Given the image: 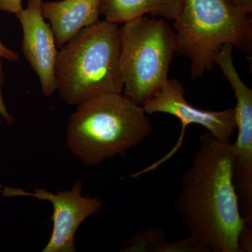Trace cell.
<instances>
[{
    "label": "cell",
    "mask_w": 252,
    "mask_h": 252,
    "mask_svg": "<svg viewBox=\"0 0 252 252\" xmlns=\"http://www.w3.org/2000/svg\"><path fill=\"white\" fill-rule=\"evenodd\" d=\"M191 163L182 174L174 206L190 235L207 252H241L245 220L233 184L230 141L207 132L199 137Z\"/></svg>",
    "instance_id": "1"
},
{
    "label": "cell",
    "mask_w": 252,
    "mask_h": 252,
    "mask_svg": "<svg viewBox=\"0 0 252 252\" xmlns=\"http://www.w3.org/2000/svg\"><path fill=\"white\" fill-rule=\"evenodd\" d=\"M60 49L55 68L56 90L66 103L79 105L102 94H122L117 24L98 21Z\"/></svg>",
    "instance_id": "2"
},
{
    "label": "cell",
    "mask_w": 252,
    "mask_h": 252,
    "mask_svg": "<svg viewBox=\"0 0 252 252\" xmlns=\"http://www.w3.org/2000/svg\"><path fill=\"white\" fill-rule=\"evenodd\" d=\"M152 131L142 105L122 94H105L78 105L68 123L67 144L81 161L96 166L126 155Z\"/></svg>",
    "instance_id": "3"
},
{
    "label": "cell",
    "mask_w": 252,
    "mask_h": 252,
    "mask_svg": "<svg viewBox=\"0 0 252 252\" xmlns=\"http://www.w3.org/2000/svg\"><path fill=\"white\" fill-rule=\"evenodd\" d=\"M174 28L176 54L190 60L194 80L211 70L215 52L225 44L252 57V18L231 0H185Z\"/></svg>",
    "instance_id": "4"
},
{
    "label": "cell",
    "mask_w": 252,
    "mask_h": 252,
    "mask_svg": "<svg viewBox=\"0 0 252 252\" xmlns=\"http://www.w3.org/2000/svg\"><path fill=\"white\" fill-rule=\"evenodd\" d=\"M119 28L123 92L142 105L168 79L177 54V34L165 19L147 15L123 23Z\"/></svg>",
    "instance_id": "5"
},
{
    "label": "cell",
    "mask_w": 252,
    "mask_h": 252,
    "mask_svg": "<svg viewBox=\"0 0 252 252\" xmlns=\"http://www.w3.org/2000/svg\"><path fill=\"white\" fill-rule=\"evenodd\" d=\"M185 88L180 81L168 78L161 89L142 104L148 115L155 113H165L177 117L182 123V129L180 138L168 154L150 166L131 175L132 178H137L144 173L152 171L173 157L182 147L186 129L190 124L203 126L217 140L223 142L230 141L236 130L233 109L218 112L203 110L189 103L185 99Z\"/></svg>",
    "instance_id": "6"
},
{
    "label": "cell",
    "mask_w": 252,
    "mask_h": 252,
    "mask_svg": "<svg viewBox=\"0 0 252 252\" xmlns=\"http://www.w3.org/2000/svg\"><path fill=\"white\" fill-rule=\"evenodd\" d=\"M82 183L77 182L70 190L51 193L44 189L30 193L21 189L5 187L1 191L6 197L29 196L41 201H49L54 207V228L49 243L43 252H75L74 237L81 223L102 210L103 200L81 195Z\"/></svg>",
    "instance_id": "7"
},
{
    "label": "cell",
    "mask_w": 252,
    "mask_h": 252,
    "mask_svg": "<svg viewBox=\"0 0 252 252\" xmlns=\"http://www.w3.org/2000/svg\"><path fill=\"white\" fill-rule=\"evenodd\" d=\"M236 98L234 110L238 135L232 144L233 184L245 228L252 230V91L238 75L229 79Z\"/></svg>",
    "instance_id": "8"
},
{
    "label": "cell",
    "mask_w": 252,
    "mask_h": 252,
    "mask_svg": "<svg viewBox=\"0 0 252 252\" xmlns=\"http://www.w3.org/2000/svg\"><path fill=\"white\" fill-rule=\"evenodd\" d=\"M42 0H28L27 7L16 15L23 28L22 51L36 73L41 92L50 97L56 91L55 68L58 51L51 26L42 14Z\"/></svg>",
    "instance_id": "9"
},
{
    "label": "cell",
    "mask_w": 252,
    "mask_h": 252,
    "mask_svg": "<svg viewBox=\"0 0 252 252\" xmlns=\"http://www.w3.org/2000/svg\"><path fill=\"white\" fill-rule=\"evenodd\" d=\"M101 0H62L42 1L43 16L49 21L58 48L61 49L76 34L99 21Z\"/></svg>",
    "instance_id": "10"
},
{
    "label": "cell",
    "mask_w": 252,
    "mask_h": 252,
    "mask_svg": "<svg viewBox=\"0 0 252 252\" xmlns=\"http://www.w3.org/2000/svg\"><path fill=\"white\" fill-rule=\"evenodd\" d=\"M185 0H101L100 14L109 22L121 24L145 15L175 21Z\"/></svg>",
    "instance_id": "11"
},
{
    "label": "cell",
    "mask_w": 252,
    "mask_h": 252,
    "mask_svg": "<svg viewBox=\"0 0 252 252\" xmlns=\"http://www.w3.org/2000/svg\"><path fill=\"white\" fill-rule=\"evenodd\" d=\"M164 234L160 230L149 229L137 233L127 242L124 252H155L162 242Z\"/></svg>",
    "instance_id": "12"
},
{
    "label": "cell",
    "mask_w": 252,
    "mask_h": 252,
    "mask_svg": "<svg viewBox=\"0 0 252 252\" xmlns=\"http://www.w3.org/2000/svg\"><path fill=\"white\" fill-rule=\"evenodd\" d=\"M207 252L198 240L192 237L177 243H168L166 240L160 244L156 252Z\"/></svg>",
    "instance_id": "13"
},
{
    "label": "cell",
    "mask_w": 252,
    "mask_h": 252,
    "mask_svg": "<svg viewBox=\"0 0 252 252\" xmlns=\"http://www.w3.org/2000/svg\"><path fill=\"white\" fill-rule=\"evenodd\" d=\"M4 83V71H3L1 59H0V116L6 121L8 124H12L14 123V117L9 114L5 106L4 99L2 96V87Z\"/></svg>",
    "instance_id": "14"
},
{
    "label": "cell",
    "mask_w": 252,
    "mask_h": 252,
    "mask_svg": "<svg viewBox=\"0 0 252 252\" xmlns=\"http://www.w3.org/2000/svg\"><path fill=\"white\" fill-rule=\"evenodd\" d=\"M23 0H0V11L17 14L23 9Z\"/></svg>",
    "instance_id": "15"
},
{
    "label": "cell",
    "mask_w": 252,
    "mask_h": 252,
    "mask_svg": "<svg viewBox=\"0 0 252 252\" xmlns=\"http://www.w3.org/2000/svg\"><path fill=\"white\" fill-rule=\"evenodd\" d=\"M0 59L12 61V62H18L20 61L19 56L4 45L1 40H0Z\"/></svg>",
    "instance_id": "16"
},
{
    "label": "cell",
    "mask_w": 252,
    "mask_h": 252,
    "mask_svg": "<svg viewBox=\"0 0 252 252\" xmlns=\"http://www.w3.org/2000/svg\"><path fill=\"white\" fill-rule=\"evenodd\" d=\"M238 7L245 13L251 14L252 13V0H231Z\"/></svg>",
    "instance_id": "17"
}]
</instances>
